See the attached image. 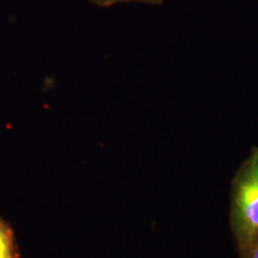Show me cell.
I'll return each instance as SVG.
<instances>
[{
	"mask_svg": "<svg viewBox=\"0 0 258 258\" xmlns=\"http://www.w3.org/2000/svg\"><path fill=\"white\" fill-rule=\"evenodd\" d=\"M233 221L243 244L255 247L258 244V153L250 161L237 185Z\"/></svg>",
	"mask_w": 258,
	"mask_h": 258,
	"instance_id": "6da1fadb",
	"label": "cell"
},
{
	"mask_svg": "<svg viewBox=\"0 0 258 258\" xmlns=\"http://www.w3.org/2000/svg\"><path fill=\"white\" fill-rule=\"evenodd\" d=\"M251 258H258V244L253 249V252H252Z\"/></svg>",
	"mask_w": 258,
	"mask_h": 258,
	"instance_id": "277c9868",
	"label": "cell"
},
{
	"mask_svg": "<svg viewBox=\"0 0 258 258\" xmlns=\"http://www.w3.org/2000/svg\"><path fill=\"white\" fill-rule=\"evenodd\" d=\"M0 258H21L15 231L2 217H0Z\"/></svg>",
	"mask_w": 258,
	"mask_h": 258,
	"instance_id": "7a4b0ae2",
	"label": "cell"
},
{
	"mask_svg": "<svg viewBox=\"0 0 258 258\" xmlns=\"http://www.w3.org/2000/svg\"><path fill=\"white\" fill-rule=\"evenodd\" d=\"M88 1L93 5L101 8H108L117 4L126 3V2H146V3H151V4H158L162 2V0H88Z\"/></svg>",
	"mask_w": 258,
	"mask_h": 258,
	"instance_id": "3957f363",
	"label": "cell"
}]
</instances>
